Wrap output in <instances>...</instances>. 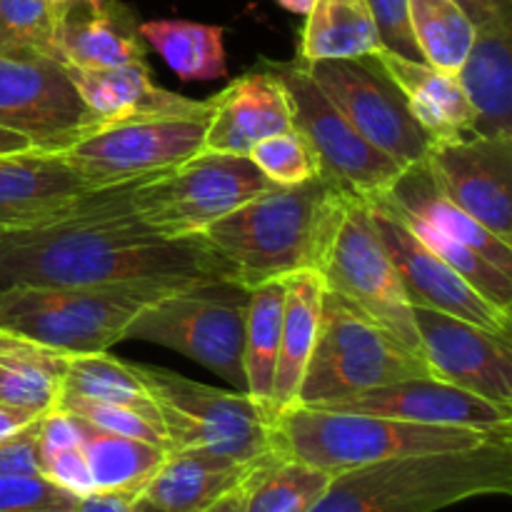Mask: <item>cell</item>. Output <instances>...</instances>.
<instances>
[{
    "label": "cell",
    "instance_id": "cell-27",
    "mask_svg": "<svg viewBox=\"0 0 512 512\" xmlns=\"http://www.w3.org/2000/svg\"><path fill=\"white\" fill-rule=\"evenodd\" d=\"M325 285L320 273L303 270L285 278L283 325H280L278 368L273 380V418L298 405L300 383L315 348Z\"/></svg>",
    "mask_w": 512,
    "mask_h": 512
},
{
    "label": "cell",
    "instance_id": "cell-14",
    "mask_svg": "<svg viewBox=\"0 0 512 512\" xmlns=\"http://www.w3.org/2000/svg\"><path fill=\"white\" fill-rule=\"evenodd\" d=\"M0 128L33 148L63 153L98 128L68 68L45 55H0Z\"/></svg>",
    "mask_w": 512,
    "mask_h": 512
},
{
    "label": "cell",
    "instance_id": "cell-33",
    "mask_svg": "<svg viewBox=\"0 0 512 512\" xmlns=\"http://www.w3.org/2000/svg\"><path fill=\"white\" fill-rule=\"evenodd\" d=\"M333 475L273 453L245 478L243 512H310Z\"/></svg>",
    "mask_w": 512,
    "mask_h": 512
},
{
    "label": "cell",
    "instance_id": "cell-37",
    "mask_svg": "<svg viewBox=\"0 0 512 512\" xmlns=\"http://www.w3.org/2000/svg\"><path fill=\"white\" fill-rule=\"evenodd\" d=\"M55 33L58 5L48 0H0V55L55 58Z\"/></svg>",
    "mask_w": 512,
    "mask_h": 512
},
{
    "label": "cell",
    "instance_id": "cell-4",
    "mask_svg": "<svg viewBox=\"0 0 512 512\" xmlns=\"http://www.w3.org/2000/svg\"><path fill=\"white\" fill-rule=\"evenodd\" d=\"M512 435L453 425H420L383 415L335 413L293 405L273 418V450L283 458L325 470L330 475L405 455L465 450Z\"/></svg>",
    "mask_w": 512,
    "mask_h": 512
},
{
    "label": "cell",
    "instance_id": "cell-40",
    "mask_svg": "<svg viewBox=\"0 0 512 512\" xmlns=\"http://www.w3.org/2000/svg\"><path fill=\"white\" fill-rule=\"evenodd\" d=\"M78 495L45 475H0V512H73Z\"/></svg>",
    "mask_w": 512,
    "mask_h": 512
},
{
    "label": "cell",
    "instance_id": "cell-13",
    "mask_svg": "<svg viewBox=\"0 0 512 512\" xmlns=\"http://www.w3.org/2000/svg\"><path fill=\"white\" fill-rule=\"evenodd\" d=\"M208 118H153L100 125L63 150L90 188L148 180L203 150Z\"/></svg>",
    "mask_w": 512,
    "mask_h": 512
},
{
    "label": "cell",
    "instance_id": "cell-2",
    "mask_svg": "<svg viewBox=\"0 0 512 512\" xmlns=\"http://www.w3.org/2000/svg\"><path fill=\"white\" fill-rule=\"evenodd\" d=\"M353 198L323 173L298 185H270L200 238L233 268L235 283L248 290L303 270L323 273Z\"/></svg>",
    "mask_w": 512,
    "mask_h": 512
},
{
    "label": "cell",
    "instance_id": "cell-16",
    "mask_svg": "<svg viewBox=\"0 0 512 512\" xmlns=\"http://www.w3.org/2000/svg\"><path fill=\"white\" fill-rule=\"evenodd\" d=\"M413 318L433 378L512 410L510 335L428 308H413Z\"/></svg>",
    "mask_w": 512,
    "mask_h": 512
},
{
    "label": "cell",
    "instance_id": "cell-9",
    "mask_svg": "<svg viewBox=\"0 0 512 512\" xmlns=\"http://www.w3.org/2000/svg\"><path fill=\"white\" fill-rule=\"evenodd\" d=\"M248 155L200 150L165 173L140 180L130 208L165 240L200 238L210 225L270 188Z\"/></svg>",
    "mask_w": 512,
    "mask_h": 512
},
{
    "label": "cell",
    "instance_id": "cell-39",
    "mask_svg": "<svg viewBox=\"0 0 512 512\" xmlns=\"http://www.w3.org/2000/svg\"><path fill=\"white\" fill-rule=\"evenodd\" d=\"M55 408L65 410V413L75 415V418L85 420L93 428L105 430V433L115 435H128V438L145 440V443L160 445L168 450V438H165L163 425L155 420L145 418L138 410L123 408V405H110V403H95V400L75 398V395H60Z\"/></svg>",
    "mask_w": 512,
    "mask_h": 512
},
{
    "label": "cell",
    "instance_id": "cell-34",
    "mask_svg": "<svg viewBox=\"0 0 512 512\" xmlns=\"http://www.w3.org/2000/svg\"><path fill=\"white\" fill-rule=\"evenodd\" d=\"M60 395H75V398L95 400V403L123 405V408L138 410L145 418L160 423L158 410H155L153 400L148 398L143 383L133 373L130 363L113 358V355H108V350L105 353L70 355Z\"/></svg>",
    "mask_w": 512,
    "mask_h": 512
},
{
    "label": "cell",
    "instance_id": "cell-42",
    "mask_svg": "<svg viewBox=\"0 0 512 512\" xmlns=\"http://www.w3.org/2000/svg\"><path fill=\"white\" fill-rule=\"evenodd\" d=\"M40 470H43L45 478L50 483H55L58 488L68 490V493L88 495L90 490H95L93 478H90L88 463H85V455L80 445L73 448H60V450H45L40 453Z\"/></svg>",
    "mask_w": 512,
    "mask_h": 512
},
{
    "label": "cell",
    "instance_id": "cell-15",
    "mask_svg": "<svg viewBox=\"0 0 512 512\" xmlns=\"http://www.w3.org/2000/svg\"><path fill=\"white\" fill-rule=\"evenodd\" d=\"M425 168L440 193L512 245V138L463 135L430 143Z\"/></svg>",
    "mask_w": 512,
    "mask_h": 512
},
{
    "label": "cell",
    "instance_id": "cell-25",
    "mask_svg": "<svg viewBox=\"0 0 512 512\" xmlns=\"http://www.w3.org/2000/svg\"><path fill=\"white\" fill-rule=\"evenodd\" d=\"M375 58L403 90L410 113L428 133L430 143L473 133L475 113L455 75L443 73L423 60L400 58L388 50H378Z\"/></svg>",
    "mask_w": 512,
    "mask_h": 512
},
{
    "label": "cell",
    "instance_id": "cell-29",
    "mask_svg": "<svg viewBox=\"0 0 512 512\" xmlns=\"http://www.w3.org/2000/svg\"><path fill=\"white\" fill-rule=\"evenodd\" d=\"M383 50L365 0H315L305 15L300 55L303 63L363 58Z\"/></svg>",
    "mask_w": 512,
    "mask_h": 512
},
{
    "label": "cell",
    "instance_id": "cell-3",
    "mask_svg": "<svg viewBox=\"0 0 512 512\" xmlns=\"http://www.w3.org/2000/svg\"><path fill=\"white\" fill-rule=\"evenodd\" d=\"M512 493V440L405 455L330 478L310 512H438L463 500Z\"/></svg>",
    "mask_w": 512,
    "mask_h": 512
},
{
    "label": "cell",
    "instance_id": "cell-35",
    "mask_svg": "<svg viewBox=\"0 0 512 512\" xmlns=\"http://www.w3.org/2000/svg\"><path fill=\"white\" fill-rule=\"evenodd\" d=\"M410 23L423 63L455 75L475 40V25L453 0H410Z\"/></svg>",
    "mask_w": 512,
    "mask_h": 512
},
{
    "label": "cell",
    "instance_id": "cell-38",
    "mask_svg": "<svg viewBox=\"0 0 512 512\" xmlns=\"http://www.w3.org/2000/svg\"><path fill=\"white\" fill-rule=\"evenodd\" d=\"M248 158L273 185H298L320 175L313 148L295 128L255 143Z\"/></svg>",
    "mask_w": 512,
    "mask_h": 512
},
{
    "label": "cell",
    "instance_id": "cell-43",
    "mask_svg": "<svg viewBox=\"0 0 512 512\" xmlns=\"http://www.w3.org/2000/svg\"><path fill=\"white\" fill-rule=\"evenodd\" d=\"M38 423L40 418L20 433L0 438V475H43Z\"/></svg>",
    "mask_w": 512,
    "mask_h": 512
},
{
    "label": "cell",
    "instance_id": "cell-32",
    "mask_svg": "<svg viewBox=\"0 0 512 512\" xmlns=\"http://www.w3.org/2000/svg\"><path fill=\"white\" fill-rule=\"evenodd\" d=\"M80 420V418H78ZM80 448L95 490H140L163 465L168 450L128 435L105 433L80 420Z\"/></svg>",
    "mask_w": 512,
    "mask_h": 512
},
{
    "label": "cell",
    "instance_id": "cell-5",
    "mask_svg": "<svg viewBox=\"0 0 512 512\" xmlns=\"http://www.w3.org/2000/svg\"><path fill=\"white\" fill-rule=\"evenodd\" d=\"M193 280L138 278L80 288L0 290V330L68 355L105 353L125 340L140 310Z\"/></svg>",
    "mask_w": 512,
    "mask_h": 512
},
{
    "label": "cell",
    "instance_id": "cell-17",
    "mask_svg": "<svg viewBox=\"0 0 512 512\" xmlns=\"http://www.w3.org/2000/svg\"><path fill=\"white\" fill-rule=\"evenodd\" d=\"M370 215L390 260L398 268L405 295L413 308L438 310V313L468 320L493 333L512 335V313H505L498 305L485 300L458 270H453L433 250L425 248L385 200H370Z\"/></svg>",
    "mask_w": 512,
    "mask_h": 512
},
{
    "label": "cell",
    "instance_id": "cell-49",
    "mask_svg": "<svg viewBox=\"0 0 512 512\" xmlns=\"http://www.w3.org/2000/svg\"><path fill=\"white\" fill-rule=\"evenodd\" d=\"M275 3H278L280 8L288 10V13L308 15L310 8H313V5H315V0H275Z\"/></svg>",
    "mask_w": 512,
    "mask_h": 512
},
{
    "label": "cell",
    "instance_id": "cell-11",
    "mask_svg": "<svg viewBox=\"0 0 512 512\" xmlns=\"http://www.w3.org/2000/svg\"><path fill=\"white\" fill-rule=\"evenodd\" d=\"M268 70H273L288 90L295 130L313 148L320 173L338 180L355 198L373 200L393 188L405 170L403 165L388 158L353 128V123L313 83L300 60L268 63Z\"/></svg>",
    "mask_w": 512,
    "mask_h": 512
},
{
    "label": "cell",
    "instance_id": "cell-36",
    "mask_svg": "<svg viewBox=\"0 0 512 512\" xmlns=\"http://www.w3.org/2000/svg\"><path fill=\"white\" fill-rule=\"evenodd\" d=\"M378 198L385 200L383 195H378ZM385 203H388V200H385ZM390 208L403 218V223L413 230L415 238H418L425 248H430L438 258H443L450 268L458 270V273L463 275L485 300L498 305L505 313H512V275L503 273L498 265H493L488 258L475 253L473 248H468V245L460 243V240L448 238V235L433 230L428 223L415 218V215L403 213V210H398L395 205H390Z\"/></svg>",
    "mask_w": 512,
    "mask_h": 512
},
{
    "label": "cell",
    "instance_id": "cell-7",
    "mask_svg": "<svg viewBox=\"0 0 512 512\" xmlns=\"http://www.w3.org/2000/svg\"><path fill=\"white\" fill-rule=\"evenodd\" d=\"M248 303L250 290L235 280H193L140 310L125 340L175 350L248 395L243 370Z\"/></svg>",
    "mask_w": 512,
    "mask_h": 512
},
{
    "label": "cell",
    "instance_id": "cell-23",
    "mask_svg": "<svg viewBox=\"0 0 512 512\" xmlns=\"http://www.w3.org/2000/svg\"><path fill=\"white\" fill-rule=\"evenodd\" d=\"M255 465L203 450H168L163 465L135 498L133 512H200L243 483Z\"/></svg>",
    "mask_w": 512,
    "mask_h": 512
},
{
    "label": "cell",
    "instance_id": "cell-1",
    "mask_svg": "<svg viewBox=\"0 0 512 512\" xmlns=\"http://www.w3.org/2000/svg\"><path fill=\"white\" fill-rule=\"evenodd\" d=\"M90 190L48 223L0 233V290L80 288L138 278L235 280L203 238L165 240L130 208L138 185Z\"/></svg>",
    "mask_w": 512,
    "mask_h": 512
},
{
    "label": "cell",
    "instance_id": "cell-44",
    "mask_svg": "<svg viewBox=\"0 0 512 512\" xmlns=\"http://www.w3.org/2000/svg\"><path fill=\"white\" fill-rule=\"evenodd\" d=\"M135 498V490H90L78 498L73 512H133Z\"/></svg>",
    "mask_w": 512,
    "mask_h": 512
},
{
    "label": "cell",
    "instance_id": "cell-50",
    "mask_svg": "<svg viewBox=\"0 0 512 512\" xmlns=\"http://www.w3.org/2000/svg\"><path fill=\"white\" fill-rule=\"evenodd\" d=\"M48 3H53V5H63V3H70V0H48Z\"/></svg>",
    "mask_w": 512,
    "mask_h": 512
},
{
    "label": "cell",
    "instance_id": "cell-18",
    "mask_svg": "<svg viewBox=\"0 0 512 512\" xmlns=\"http://www.w3.org/2000/svg\"><path fill=\"white\" fill-rule=\"evenodd\" d=\"M335 413L383 415V418L405 420L420 425H453V428H475L488 433L512 435V410L488 403L473 393L455 388L433 378H408L398 383L380 385L360 395L333 400V403L310 405Z\"/></svg>",
    "mask_w": 512,
    "mask_h": 512
},
{
    "label": "cell",
    "instance_id": "cell-48",
    "mask_svg": "<svg viewBox=\"0 0 512 512\" xmlns=\"http://www.w3.org/2000/svg\"><path fill=\"white\" fill-rule=\"evenodd\" d=\"M33 145L18 133H10V130L0 128V155H8V153H20V150H28Z\"/></svg>",
    "mask_w": 512,
    "mask_h": 512
},
{
    "label": "cell",
    "instance_id": "cell-30",
    "mask_svg": "<svg viewBox=\"0 0 512 512\" xmlns=\"http://www.w3.org/2000/svg\"><path fill=\"white\" fill-rule=\"evenodd\" d=\"M285 280H268L250 288L245 315L243 370L248 395L273 420V380L278 368L280 325H283Z\"/></svg>",
    "mask_w": 512,
    "mask_h": 512
},
{
    "label": "cell",
    "instance_id": "cell-26",
    "mask_svg": "<svg viewBox=\"0 0 512 512\" xmlns=\"http://www.w3.org/2000/svg\"><path fill=\"white\" fill-rule=\"evenodd\" d=\"M383 198L403 213L428 223L438 233L460 240L493 265H498L503 273L512 275V245L490 233L475 218H470L453 200L445 198L430 178L425 163L408 165L393 183V188L383 193Z\"/></svg>",
    "mask_w": 512,
    "mask_h": 512
},
{
    "label": "cell",
    "instance_id": "cell-21",
    "mask_svg": "<svg viewBox=\"0 0 512 512\" xmlns=\"http://www.w3.org/2000/svg\"><path fill=\"white\" fill-rule=\"evenodd\" d=\"M135 10L123 0H70L58 5L55 58L65 68L100 70L148 63Z\"/></svg>",
    "mask_w": 512,
    "mask_h": 512
},
{
    "label": "cell",
    "instance_id": "cell-22",
    "mask_svg": "<svg viewBox=\"0 0 512 512\" xmlns=\"http://www.w3.org/2000/svg\"><path fill=\"white\" fill-rule=\"evenodd\" d=\"M70 80L95 123L115 125L153 118H208V100H193L160 88L148 63H128L115 68H68Z\"/></svg>",
    "mask_w": 512,
    "mask_h": 512
},
{
    "label": "cell",
    "instance_id": "cell-28",
    "mask_svg": "<svg viewBox=\"0 0 512 512\" xmlns=\"http://www.w3.org/2000/svg\"><path fill=\"white\" fill-rule=\"evenodd\" d=\"M68 353L0 330V403L45 415L58 405Z\"/></svg>",
    "mask_w": 512,
    "mask_h": 512
},
{
    "label": "cell",
    "instance_id": "cell-12",
    "mask_svg": "<svg viewBox=\"0 0 512 512\" xmlns=\"http://www.w3.org/2000/svg\"><path fill=\"white\" fill-rule=\"evenodd\" d=\"M303 65L313 83L368 143L403 168L423 163L430 148L428 133L413 118L403 90L375 55Z\"/></svg>",
    "mask_w": 512,
    "mask_h": 512
},
{
    "label": "cell",
    "instance_id": "cell-10",
    "mask_svg": "<svg viewBox=\"0 0 512 512\" xmlns=\"http://www.w3.org/2000/svg\"><path fill=\"white\" fill-rule=\"evenodd\" d=\"M320 278L328 293L343 298L380 328L388 330L410 353L420 355L413 305L375 228L370 200H350Z\"/></svg>",
    "mask_w": 512,
    "mask_h": 512
},
{
    "label": "cell",
    "instance_id": "cell-19",
    "mask_svg": "<svg viewBox=\"0 0 512 512\" xmlns=\"http://www.w3.org/2000/svg\"><path fill=\"white\" fill-rule=\"evenodd\" d=\"M208 105L203 150L213 153L248 155L260 140L295 128L290 95L273 70L240 75Z\"/></svg>",
    "mask_w": 512,
    "mask_h": 512
},
{
    "label": "cell",
    "instance_id": "cell-46",
    "mask_svg": "<svg viewBox=\"0 0 512 512\" xmlns=\"http://www.w3.org/2000/svg\"><path fill=\"white\" fill-rule=\"evenodd\" d=\"M40 415L33 413V410L18 408V405L0 403V438H8V435L20 433L28 425H33Z\"/></svg>",
    "mask_w": 512,
    "mask_h": 512
},
{
    "label": "cell",
    "instance_id": "cell-6",
    "mask_svg": "<svg viewBox=\"0 0 512 512\" xmlns=\"http://www.w3.org/2000/svg\"><path fill=\"white\" fill-rule=\"evenodd\" d=\"M163 423L168 450H203L240 465L270 458L273 420L238 390H220L158 365H133Z\"/></svg>",
    "mask_w": 512,
    "mask_h": 512
},
{
    "label": "cell",
    "instance_id": "cell-20",
    "mask_svg": "<svg viewBox=\"0 0 512 512\" xmlns=\"http://www.w3.org/2000/svg\"><path fill=\"white\" fill-rule=\"evenodd\" d=\"M90 190L60 153L28 148L0 155V233L48 223Z\"/></svg>",
    "mask_w": 512,
    "mask_h": 512
},
{
    "label": "cell",
    "instance_id": "cell-47",
    "mask_svg": "<svg viewBox=\"0 0 512 512\" xmlns=\"http://www.w3.org/2000/svg\"><path fill=\"white\" fill-rule=\"evenodd\" d=\"M245 510V480L240 485H235L233 490H228L225 495H220L215 503H210L208 508L200 512H243Z\"/></svg>",
    "mask_w": 512,
    "mask_h": 512
},
{
    "label": "cell",
    "instance_id": "cell-8",
    "mask_svg": "<svg viewBox=\"0 0 512 512\" xmlns=\"http://www.w3.org/2000/svg\"><path fill=\"white\" fill-rule=\"evenodd\" d=\"M430 368L388 330L325 290L320 328L310 353L298 405H320L360 395L408 378H428Z\"/></svg>",
    "mask_w": 512,
    "mask_h": 512
},
{
    "label": "cell",
    "instance_id": "cell-31",
    "mask_svg": "<svg viewBox=\"0 0 512 512\" xmlns=\"http://www.w3.org/2000/svg\"><path fill=\"white\" fill-rule=\"evenodd\" d=\"M145 45L155 50L183 83H208L228 78L223 35L220 25L195 23V20L160 18L140 23Z\"/></svg>",
    "mask_w": 512,
    "mask_h": 512
},
{
    "label": "cell",
    "instance_id": "cell-45",
    "mask_svg": "<svg viewBox=\"0 0 512 512\" xmlns=\"http://www.w3.org/2000/svg\"><path fill=\"white\" fill-rule=\"evenodd\" d=\"M475 28L490 23H512V0H453Z\"/></svg>",
    "mask_w": 512,
    "mask_h": 512
},
{
    "label": "cell",
    "instance_id": "cell-24",
    "mask_svg": "<svg viewBox=\"0 0 512 512\" xmlns=\"http://www.w3.org/2000/svg\"><path fill=\"white\" fill-rule=\"evenodd\" d=\"M455 78L475 113L473 135L512 138V23L475 28Z\"/></svg>",
    "mask_w": 512,
    "mask_h": 512
},
{
    "label": "cell",
    "instance_id": "cell-41",
    "mask_svg": "<svg viewBox=\"0 0 512 512\" xmlns=\"http://www.w3.org/2000/svg\"><path fill=\"white\" fill-rule=\"evenodd\" d=\"M365 3L373 15L383 50L400 58L423 60L410 23V0H365Z\"/></svg>",
    "mask_w": 512,
    "mask_h": 512
}]
</instances>
